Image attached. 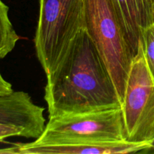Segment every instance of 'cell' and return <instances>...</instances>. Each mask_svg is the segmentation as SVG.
Masks as SVG:
<instances>
[{"instance_id":"9","label":"cell","mask_w":154,"mask_h":154,"mask_svg":"<svg viewBox=\"0 0 154 154\" xmlns=\"http://www.w3.org/2000/svg\"><path fill=\"white\" fill-rule=\"evenodd\" d=\"M19 39L9 17L8 6L0 0V60L14 49Z\"/></svg>"},{"instance_id":"4","label":"cell","mask_w":154,"mask_h":154,"mask_svg":"<svg viewBox=\"0 0 154 154\" xmlns=\"http://www.w3.org/2000/svg\"><path fill=\"white\" fill-rule=\"evenodd\" d=\"M120 141H126L121 107L49 117L43 133L33 142Z\"/></svg>"},{"instance_id":"10","label":"cell","mask_w":154,"mask_h":154,"mask_svg":"<svg viewBox=\"0 0 154 154\" xmlns=\"http://www.w3.org/2000/svg\"><path fill=\"white\" fill-rule=\"evenodd\" d=\"M141 44L146 64L154 81V23L142 31Z\"/></svg>"},{"instance_id":"11","label":"cell","mask_w":154,"mask_h":154,"mask_svg":"<svg viewBox=\"0 0 154 154\" xmlns=\"http://www.w3.org/2000/svg\"><path fill=\"white\" fill-rule=\"evenodd\" d=\"M12 137H23L35 140L38 138L34 132L23 126L12 123H0V142H4L5 140Z\"/></svg>"},{"instance_id":"7","label":"cell","mask_w":154,"mask_h":154,"mask_svg":"<svg viewBox=\"0 0 154 154\" xmlns=\"http://www.w3.org/2000/svg\"><path fill=\"white\" fill-rule=\"evenodd\" d=\"M44 111L45 108L33 103L29 95L23 91L13 90L0 95V123L23 126L38 138L46 126Z\"/></svg>"},{"instance_id":"13","label":"cell","mask_w":154,"mask_h":154,"mask_svg":"<svg viewBox=\"0 0 154 154\" xmlns=\"http://www.w3.org/2000/svg\"><path fill=\"white\" fill-rule=\"evenodd\" d=\"M145 153H154V141H153V142L152 143V144H151V146H150V148H149L148 150L145 152Z\"/></svg>"},{"instance_id":"8","label":"cell","mask_w":154,"mask_h":154,"mask_svg":"<svg viewBox=\"0 0 154 154\" xmlns=\"http://www.w3.org/2000/svg\"><path fill=\"white\" fill-rule=\"evenodd\" d=\"M126 42L135 57L141 32L154 23V0H111Z\"/></svg>"},{"instance_id":"1","label":"cell","mask_w":154,"mask_h":154,"mask_svg":"<svg viewBox=\"0 0 154 154\" xmlns=\"http://www.w3.org/2000/svg\"><path fill=\"white\" fill-rule=\"evenodd\" d=\"M46 76L44 98L49 117L121 107L108 68L86 29Z\"/></svg>"},{"instance_id":"3","label":"cell","mask_w":154,"mask_h":154,"mask_svg":"<svg viewBox=\"0 0 154 154\" xmlns=\"http://www.w3.org/2000/svg\"><path fill=\"white\" fill-rule=\"evenodd\" d=\"M85 27L97 47L123 102L133 54L111 0H84Z\"/></svg>"},{"instance_id":"12","label":"cell","mask_w":154,"mask_h":154,"mask_svg":"<svg viewBox=\"0 0 154 154\" xmlns=\"http://www.w3.org/2000/svg\"><path fill=\"white\" fill-rule=\"evenodd\" d=\"M12 91H13V89H12L11 84L3 78L0 72V95L7 94V93H11Z\"/></svg>"},{"instance_id":"5","label":"cell","mask_w":154,"mask_h":154,"mask_svg":"<svg viewBox=\"0 0 154 154\" xmlns=\"http://www.w3.org/2000/svg\"><path fill=\"white\" fill-rule=\"evenodd\" d=\"M121 109L126 141L151 145L154 141V81L141 42L131 65Z\"/></svg>"},{"instance_id":"6","label":"cell","mask_w":154,"mask_h":154,"mask_svg":"<svg viewBox=\"0 0 154 154\" xmlns=\"http://www.w3.org/2000/svg\"><path fill=\"white\" fill-rule=\"evenodd\" d=\"M149 144H138L127 141H90L61 144H36L35 142L11 144L0 148L1 153L14 154H120L145 153L150 147Z\"/></svg>"},{"instance_id":"2","label":"cell","mask_w":154,"mask_h":154,"mask_svg":"<svg viewBox=\"0 0 154 154\" xmlns=\"http://www.w3.org/2000/svg\"><path fill=\"white\" fill-rule=\"evenodd\" d=\"M85 27L84 0H39L34 42L38 60L48 75Z\"/></svg>"}]
</instances>
